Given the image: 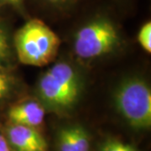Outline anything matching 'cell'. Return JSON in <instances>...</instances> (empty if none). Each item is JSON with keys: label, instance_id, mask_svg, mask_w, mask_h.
<instances>
[{"label": "cell", "instance_id": "obj_11", "mask_svg": "<svg viewBox=\"0 0 151 151\" xmlns=\"http://www.w3.org/2000/svg\"><path fill=\"white\" fill-rule=\"evenodd\" d=\"M11 89V81L9 76L0 69V100L9 94Z\"/></svg>", "mask_w": 151, "mask_h": 151}, {"label": "cell", "instance_id": "obj_4", "mask_svg": "<svg viewBox=\"0 0 151 151\" xmlns=\"http://www.w3.org/2000/svg\"><path fill=\"white\" fill-rule=\"evenodd\" d=\"M119 31L113 22L105 18H98L76 32L74 50L81 59H95L111 52L119 45Z\"/></svg>", "mask_w": 151, "mask_h": 151}, {"label": "cell", "instance_id": "obj_9", "mask_svg": "<svg viewBox=\"0 0 151 151\" xmlns=\"http://www.w3.org/2000/svg\"><path fill=\"white\" fill-rule=\"evenodd\" d=\"M98 151H139L135 146L117 139H107L99 145Z\"/></svg>", "mask_w": 151, "mask_h": 151}, {"label": "cell", "instance_id": "obj_2", "mask_svg": "<svg viewBox=\"0 0 151 151\" xmlns=\"http://www.w3.org/2000/svg\"><path fill=\"white\" fill-rule=\"evenodd\" d=\"M60 45L58 35L40 19L25 23L14 35L18 59L24 65H47L55 57Z\"/></svg>", "mask_w": 151, "mask_h": 151}, {"label": "cell", "instance_id": "obj_14", "mask_svg": "<svg viewBox=\"0 0 151 151\" xmlns=\"http://www.w3.org/2000/svg\"><path fill=\"white\" fill-rule=\"evenodd\" d=\"M23 0H0V4H9L12 6L20 5Z\"/></svg>", "mask_w": 151, "mask_h": 151}, {"label": "cell", "instance_id": "obj_7", "mask_svg": "<svg viewBox=\"0 0 151 151\" xmlns=\"http://www.w3.org/2000/svg\"><path fill=\"white\" fill-rule=\"evenodd\" d=\"M8 116L12 124L36 128L43 123L45 108L38 102L26 101L13 106L9 110Z\"/></svg>", "mask_w": 151, "mask_h": 151}, {"label": "cell", "instance_id": "obj_1", "mask_svg": "<svg viewBox=\"0 0 151 151\" xmlns=\"http://www.w3.org/2000/svg\"><path fill=\"white\" fill-rule=\"evenodd\" d=\"M81 80L67 62H58L41 76L37 91L43 103L54 112H67L74 107L81 92Z\"/></svg>", "mask_w": 151, "mask_h": 151}, {"label": "cell", "instance_id": "obj_8", "mask_svg": "<svg viewBox=\"0 0 151 151\" xmlns=\"http://www.w3.org/2000/svg\"><path fill=\"white\" fill-rule=\"evenodd\" d=\"M11 60V46L8 30L4 24L0 22V69L9 64Z\"/></svg>", "mask_w": 151, "mask_h": 151}, {"label": "cell", "instance_id": "obj_10", "mask_svg": "<svg viewBox=\"0 0 151 151\" xmlns=\"http://www.w3.org/2000/svg\"><path fill=\"white\" fill-rule=\"evenodd\" d=\"M138 40L140 45L147 52H151V23L150 21L145 23L138 35Z\"/></svg>", "mask_w": 151, "mask_h": 151}, {"label": "cell", "instance_id": "obj_12", "mask_svg": "<svg viewBox=\"0 0 151 151\" xmlns=\"http://www.w3.org/2000/svg\"><path fill=\"white\" fill-rule=\"evenodd\" d=\"M45 1L54 7L63 8V7H67L68 5L71 4L76 0H45Z\"/></svg>", "mask_w": 151, "mask_h": 151}, {"label": "cell", "instance_id": "obj_13", "mask_svg": "<svg viewBox=\"0 0 151 151\" xmlns=\"http://www.w3.org/2000/svg\"><path fill=\"white\" fill-rule=\"evenodd\" d=\"M0 151H12L10 145L3 135L0 134Z\"/></svg>", "mask_w": 151, "mask_h": 151}, {"label": "cell", "instance_id": "obj_6", "mask_svg": "<svg viewBox=\"0 0 151 151\" xmlns=\"http://www.w3.org/2000/svg\"><path fill=\"white\" fill-rule=\"evenodd\" d=\"M56 146L58 151H90V136L81 125H68L58 131Z\"/></svg>", "mask_w": 151, "mask_h": 151}, {"label": "cell", "instance_id": "obj_3", "mask_svg": "<svg viewBox=\"0 0 151 151\" xmlns=\"http://www.w3.org/2000/svg\"><path fill=\"white\" fill-rule=\"evenodd\" d=\"M114 106L131 127L148 129L151 126V92L144 79L130 76L114 90Z\"/></svg>", "mask_w": 151, "mask_h": 151}, {"label": "cell", "instance_id": "obj_5", "mask_svg": "<svg viewBox=\"0 0 151 151\" xmlns=\"http://www.w3.org/2000/svg\"><path fill=\"white\" fill-rule=\"evenodd\" d=\"M7 139L17 151H47V143L35 128L11 124L7 129Z\"/></svg>", "mask_w": 151, "mask_h": 151}]
</instances>
